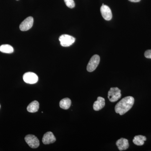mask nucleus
Here are the masks:
<instances>
[{"mask_svg": "<svg viewBox=\"0 0 151 151\" xmlns=\"http://www.w3.org/2000/svg\"><path fill=\"white\" fill-rule=\"evenodd\" d=\"M71 101L68 98H65L63 99L60 102L59 105L60 108L64 110H67L70 108L71 105Z\"/></svg>", "mask_w": 151, "mask_h": 151, "instance_id": "obj_14", "label": "nucleus"}, {"mask_svg": "<svg viewBox=\"0 0 151 151\" xmlns=\"http://www.w3.org/2000/svg\"><path fill=\"white\" fill-rule=\"evenodd\" d=\"M56 141V138L52 132H46L44 135L42 139V142L45 145H49L54 143Z\"/></svg>", "mask_w": 151, "mask_h": 151, "instance_id": "obj_9", "label": "nucleus"}, {"mask_svg": "<svg viewBox=\"0 0 151 151\" xmlns=\"http://www.w3.org/2000/svg\"><path fill=\"white\" fill-rule=\"evenodd\" d=\"M25 141L28 145L32 148H37L40 145V142L38 138L33 135L29 134L25 137Z\"/></svg>", "mask_w": 151, "mask_h": 151, "instance_id": "obj_5", "label": "nucleus"}, {"mask_svg": "<svg viewBox=\"0 0 151 151\" xmlns=\"http://www.w3.org/2000/svg\"><path fill=\"white\" fill-rule=\"evenodd\" d=\"M121 97V90L118 87H112L108 92V99L112 103L118 101Z\"/></svg>", "mask_w": 151, "mask_h": 151, "instance_id": "obj_2", "label": "nucleus"}, {"mask_svg": "<svg viewBox=\"0 0 151 151\" xmlns=\"http://www.w3.org/2000/svg\"><path fill=\"white\" fill-rule=\"evenodd\" d=\"M145 56L146 58L151 59V50L146 51L145 53Z\"/></svg>", "mask_w": 151, "mask_h": 151, "instance_id": "obj_17", "label": "nucleus"}, {"mask_svg": "<svg viewBox=\"0 0 151 151\" xmlns=\"http://www.w3.org/2000/svg\"><path fill=\"white\" fill-rule=\"evenodd\" d=\"M116 145L120 151L125 150L129 147V141L124 138H121L118 140L116 142Z\"/></svg>", "mask_w": 151, "mask_h": 151, "instance_id": "obj_10", "label": "nucleus"}, {"mask_svg": "<svg viewBox=\"0 0 151 151\" xmlns=\"http://www.w3.org/2000/svg\"><path fill=\"white\" fill-rule=\"evenodd\" d=\"M65 5L70 9L73 8L75 7V4L73 0H64Z\"/></svg>", "mask_w": 151, "mask_h": 151, "instance_id": "obj_16", "label": "nucleus"}, {"mask_svg": "<svg viewBox=\"0 0 151 151\" xmlns=\"http://www.w3.org/2000/svg\"><path fill=\"white\" fill-rule=\"evenodd\" d=\"M33 23V18L32 17H28L20 25V29L22 31L28 30L32 27Z\"/></svg>", "mask_w": 151, "mask_h": 151, "instance_id": "obj_7", "label": "nucleus"}, {"mask_svg": "<svg viewBox=\"0 0 151 151\" xmlns=\"http://www.w3.org/2000/svg\"><path fill=\"white\" fill-rule=\"evenodd\" d=\"M105 106V99L101 97H98L97 101L94 102L93 104V109L94 111H99L104 108Z\"/></svg>", "mask_w": 151, "mask_h": 151, "instance_id": "obj_11", "label": "nucleus"}, {"mask_svg": "<svg viewBox=\"0 0 151 151\" xmlns=\"http://www.w3.org/2000/svg\"><path fill=\"white\" fill-rule=\"evenodd\" d=\"M100 62V57L97 55H94L91 58L87 64L86 70L88 72H92L96 69Z\"/></svg>", "mask_w": 151, "mask_h": 151, "instance_id": "obj_3", "label": "nucleus"}, {"mask_svg": "<svg viewBox=\"0 0 151 151\" xmlns=\"http://www.w3.org/2000/svg\"><path fill=\"white\" fill-rule=\"evenodd\" d=\"M100 12L103 18L105 20L110 21L112 18V13L111 9L108 6L103 4V5L100 8Z\"/></svg>", "mask_w": 151, "mask_h": 151, "instance_id": "obj_8", "label": "nucleus"}, {"mask_svg": "<svg viewBox=\"0 0 151 151\" xmlns=\"http://www.w3.org/2000/svg\"><path fill=\"white\" fill-rule=\"evenodd\" d=\"M147 140L145 137L142 135H137L134 137L133 142L136 145L142 146L145 144V141Z\"/></svg>", "mask_w": 151, "mask_h": 151, "instance_id": "obj_13", "label": "nucleus"}, {"mask_svg": "<svg viewBox=\"0 0 151 151\" xmlns=\"http://www.w3.org/2000/svg\"><path fill=\"white\" fill-rule=\"evenodd\" d=\"M14 50L13 47L9 45H2L0 46V51L4 53H12Z\"/></svg>", "mask_w": 151, "mask_h": 151, "instance_id": "obj_15", "label": "nucleus"}, {"mask_svg": "<svg viewBox=\"0 0 151 151\" xmlns=\"http://www.w3.org/2000/svg\"><path fill=\"white\" fill-rule=\"evenodd\" d=\"M39 103L37 101H34L30 103L27 107V110L30 113H35L38 111Z\"/></svg>", "mask_w": 151, "mask_h": 151, "instance_id": "obj_12", "label": "nucleus"}, {"mask_svg": "<svg viewBox=\"0 0 151 151\" xmlns=\"http://www.w3.org/2000/svg\"><path fill=\"white\" fill-rule=\"evenodd\" d=\"M17 1H18V0H17Z\"/></svg>", "mask_w": 151, "mask_h": 151, "instance_id": "obj_19", "label": "nucleus"}, {"mask_svg": "<svg viewBox=\"0 0 151 151\" xmlns=\"http://www.w3.org/2000/svg\"><path fill=\"white\" fill-rule=\"evenodd\" d=\"M24 81L29 84H34L38 80V77L35 73L28 72L25 73L23 76Z\"/></svg>", "mask_w": 151, "mask_h": 151, "instance_id": "obj_6", "label": "nucleus"}, {"mask_svg": "<svg viewBox=\"0 0 151 151\" xmlns=\"http://www.w3.org/2000/svg\"><path fill=\"white\" fill-rule=\"evenodd\" d=\"M59 40L60 45L63 47H69L75 42V38L68 35H62L60 37Z\"/></svg>", "mask_w": 151, "mask_h": 151, "instance_id": "obj_4", "label": "nucleus"}, {"mask_svg": "<svg viewBox=\"0 0 151 151\" xmlns=\"http://www.w3.org/2000/svg\"><path fill=\"white\" fill-rule=\"evenodd\" d=\"M130 1L132 2H139L141 0H129Z\"/></svg>", "mask_w": 151, "mask_h": 151, "instance_id": "obj_18", "label": "nucleus"}, {"mask_svg": "<svg viewBox=\"0 0 151 151\" xmlns=\"http://www.w3.org/2000/svg\"><path fill=\"white\" fill-rule=\"evenodd\" d=\"M134 103V99L132 96H127L122 99L116 104L115 110L116 113L120 115H124L133 107Z\"/></svg>", "mask_w": 151, "mask_h": 151, "instance_id": "obj_1", "label": "nucleus"}]
</instances>
